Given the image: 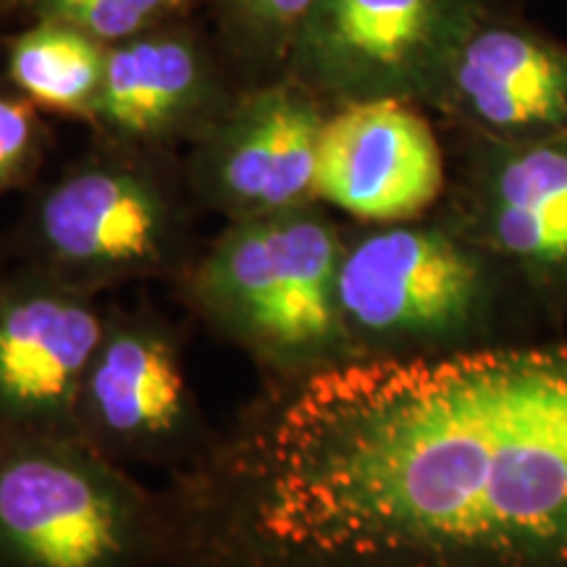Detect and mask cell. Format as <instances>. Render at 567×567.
Returning <instances> with one entry per match:
<instances>
[{
	"instance_id": "9a60e30c",
	"label": "cell",
	"mask_w": 567,
	"mask_h": 567,
	"mask_svg": "<svg viewBox=\"0 0 567 567\" xmlns=\"http://www.w3.org/2000/svg\"><path fill=\"white\" fill-rule=\"evenodd\" d=\"M318 0H200V13L245 87L289 74L297 40Z\"/></svg>"
},
{
	"instance_id": "30bf717a",
	"label": "cell",
	"mask_w": 567,
	"mask_h": 567,
	"mask_svg": "<svg viewBox=\"0 0 567 567\" xmlns=\"http://www.w3.org/2000/svg\"><path fill=\"white\" fill-rule=\"evenodd\" d=\"M245 84L208 27L182 19L111 45L92 140L184 155Z\"/></svg>"
},
{
	"instance_id": "7c38bea8",
	"label": "cell",
	"mask_w": 567,
	"mask_h": 567,
	"mask_svg": "<svg viewBox=\"0 0 567 567\" xmlns=\"http://www.w3.org/2000/svg\"><path fill=\"white\" fill-rule=\"evenodd\" d=\"M450 163L421 105L363 101L326 116L316 161V200L358 224L425 218L446 193Z\"/></svg>"
},
{
	"instance_id": "8992f818",
	"label": "cell",
	"mask_w": 567,
	"mask_h": 567,
	"mask_svg": "<svg viewBox=\"0 0 567 567\" xmlns=\"http://www.w3.org/2000/svg\"><path fill=\"white\" fill-rule=\"evenodd\" d=\"M457 134L436 216L492 255L547 331L567 323V132L530 140Z\"/></svg>"
},
{
	"instance_id": "7a4b0ae2",
	"label": "cell",
	"mask_w": 567,
	"mask_h": 567,
	"mask_svg": "<svg viewBox=\"0 0 567 567\" xmlns=\"http://www.w3.org/2000/svg\"><path fill=\"white\" fill-rule=\"evenodd\" d=\"M337 300L354 360L434 358L549 334L513 276L436 213L347 229Z\"/></svg>"
},
{
	"instance_id": "4fadbf2b",
	"label": "cell",
	"mask_w": 567,
	"mask_h": 567,
	"mask_svg": "<svg viewBox=\"0 0 567 567\" xmlns=\"http://www.w3.org/2000/svg\"><path fill=\"white\" fill-rule=\"evenodd\" d=\"M429 111L452 132L492 140L567 132V48L494 3L460 45Z\"/></svg>"
},
{
	"instance_id": "d6986e66",
	"label": "cell",
	"mask_w": 567,
	"mask_h": 567,
	"mask_svg": "<svg viewBox=\"0 0 567 567\" xmlns=\"http://www.w3.org/2000/svg\"><path fill=\"white\" fill-rule=\"evenodd\" d=\"M6 11H9V9H6V3H3V0H0V17H3Z\"/></svg>"
},
{
	"instance_id": "ba28073f",
	"label": "cell",
	"mask_w": 567,
	"mask_h": 567,
	"mask_svg": "<svg viewBox=\"0 0 567 567\" xmlns=\"http://www.w3.org/2000/svg\"><path fill=\"white\" fill-rule=\"evenodd\" d=\"M76 436L122 465L172 476L216 442L189 384L182 339L158 310L105 305V326L76 402Z\"/></svg>"
},
{
	"instance_id": "ffe728a7",
	"label": "cell",
	"mask_w": 567,
	"mask_h": 567,
	"mask_svg": "<svg viewBox=\"0 0 567 567\" xmlns=\"http://www.w3.org/2000/svg\"><path fill=\"white\" fill-rule=\"evenodd\" d=\"M0 284H3V274H0Z\"/></svg>"
},
{
	"instance_id": "8fae6325",
	"label": "cell",
	"mask_w": 567,
	"mask_h": 567,
	"mask_svg": "<svg viewBox=\"0 0 567 567\" xmlns=\"http://www.w3.org/2000/svg\"><path fill=\"white\" fill-rule=\"evenodd\" d=\"M105 305L27 266L0 284V425L76 436V402Z\"/></svg>"
},
{
	"instance_id": "e0dca14e",
	"label": "cell",
	"mask_w": 567,
	"mask_h": 567,
	"mask_svg": "<svg viewBox=\"0 0 567 567\" xmlns=\"http://www.w3.org/2000/svg\"><path fill=\"white\" fill-rule=\"evenodd\" d=\"M42 111L17 90H0V195L38 172L48 151Z\"/></svg>"
},
{
	"instance_id": "5b68a950",
	"label": "cell",
	"mask_w": 567,
	"mask_h": 567,
	"mask_svg": "<svg viewBox=\"0 0 567 567\" xmlns=\"http://www.w3.org/2000/svg\"><path fill=\"white\" fill-rule=\"evenodd\" d=\"M166 507L80 436L0 425V567H163Z\"/></svg>"
},
{
	"instance_id": "52a82bcc",
	"label": "cell",
	"mask_w": 567,
	"mask_h": 567,
	"mask_svg": "<svg viewBox=\"0 0 567 567\" xmlns=\"http://www.w3.org/2000/svg\"><path fill=\"white\" fill-rule=\"evenodd\" d=\"M494 0H318L289 76L329 109L405 101L431 109L446 69Z\"/></svg>"
},
{
	"instance_id": "277c9868",
	"label": "cell",
	"mask_w": 567,
	"mask_h": 567,
	"mask_svg": "<svg viewBox=\"0 0 567 567\" xmlns=\"http://www.w3.org/2000/svg\"><path fill=\"white\" fill-rule=\"evenodd\" d=\"M195 210L184 155L92 140L27 210V266L95 295L145 279L179 284L200 255Z\"/></svg>"
},
{
	"instance_id": "9c48e42d",
	"label": "cell",
	"mask_w": 567,
	"mask_h": 567,
	"mask_svg": "<svg viewBox=\"0 0 567 567\" xmlns=\"http://www.w3.org/2000/svg\"><path fill=\"white\" fill-rule=\"evenodd\" d=\"M329 111L289 74L239 90L224 116L184 151L200 210L239 221L313 203L318 140Z\"/></svg>"
},
{
	"instance_id": "6da1fadb",
	"label": "cell",
	"mask_w": 567,
	"mask_h": 567,
	"mask_svg": "<svg viewBox=\"0 0 567 567\" xmlns=\"http://www.w3.org/2000/svg\"><path fill=\"white\" fill-rule=\"evenodd\" d=\"M161 494L163 567H567V339L266 381Z\"/></svg>"
},
{
	"instance_id": "3957f363",
	"label": "cell",
	"mask_w": 567,
	"mask_h": 567,
	"mask_svg": "<svg viewBox=\"0 0 567 567\" xmlns=\"http://www.w3.org/2000/svg\"><path fill=\"white\" fill-rule=\"evenodd\" d=\"M344 231L316 200L226 221L179 289L195 316L243 350L266 381L352 363L337 300Z\"/></svg>"
},
{
	"instance_id": "5bb4252c",
	"label": "cell",
	"mask_w": 567,
	"mask_h": 567,
	"mask_svg": "<svg viewBox=\"0 0 567 567\" xmlns=\"http://www.w3.org/2000/svg\"><path fill=\"white\" fill-rule=\"evenodd\" d=\"M109 51L92 34L63 21H32L9 42V84L40 111L87 124L101 97Z\"/></svg>"
},
{
	"instance_id": "ac0fdd59",
	"label": "cell",
	"mask_w": 567,
	"mask_h": 567,
	"mask_svg": "<svg viewBox=\"0 0 567 567\" xmlns=\"http://www.w3.org/2000/svg\"><path fill=\"white\" fill-rule=\"evenodd\" d=\"M6 3V9H11V6H17V0H3Z\"/></svg>"
},
{
	"instance_id": "2e32d148",
	"label": "cell",
	"mask_w": 567,
	"mask_h": 567,
	"mask_svg": "<svg viewBox=\"0 0 567 567\" xmlns=\"http://www.w3.org/2000/svg\"><path fill=\"white\" fill-rule=\"evenodd\" d=\"M32 21H63L105 45L137 38L155 27L193 19L200 0H17Z\"/></svg>"
}]
</instances>
